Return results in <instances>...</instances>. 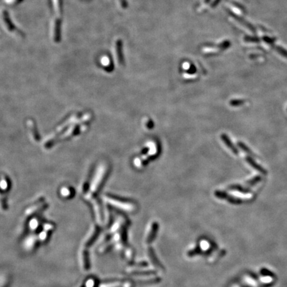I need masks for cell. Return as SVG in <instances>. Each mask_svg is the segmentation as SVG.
I'll return each instance as SVG.
<instances>
[{"mask_svg":"<svg viewBox=\"0 0 287 287\" xmlns=\"http://www.w3.org/2000/svg\"><path fill=\"white\" fill-rule=\"evenodd\" d=\"M106 172V166L104 165V164H101V165L98 168L95 176L93 178L92 182L91 183V188H90V191H89L88 196H91L94 193H95L96 191V190L98 189V187H99V186L101 185V182H102L103 179H104L105 177Z\"/></svg>","mask_w":287,"mask_h":287,"instance_id":"obj_1","label":"cell"},{"mask_svg":"<svg viewBox=\"0 0 287 287\" xmlns=\"http://www.w3.org/2000/svg\"><path fill=\"white\" fill-rule=\"evenodd\" d=\"M104 200L112 205L115 206L116 208H120L124 211H132L135 208V205L133 204L128 203V202L123 201L119 200H116L109 196H105Z\"/></svg>","mask_w":287,"mask_h":287,"instance_id":"obj_2","label":"cell"},{"mask_svg":"<svg viewBox=\"0 0 287 287\" xmlns=\"http://www.w3.org/2000/svg\"><path fill=\"white\" fill-rule=\"evenodd\" d=\"M215 195L217 196L219 198H222V199H225L230 201L231 203L233 204H240L241 202V200H239L237 198H235V197H233L232 196H231L228 195L227 193L223 192V191H217L215 192Z\"/></svg>","mask_w":287,"mask_h":287,"instance_id":"obj_3","label":"cell"},{"mask_svg":"<svg viewBox=\"0 0 287 287\" xmlns=\"http://www.w3.org/2000/svg\"><path fill=\"white\" fill-rule=\"evenodd\" d=\"M245 159H246V161L247 162V163L249 164V165H250L251 167H253L254 169H255L257 171H258V172H260L262 174H264V175H266V174L267 173V172L265 169L263 168L262 166H261L259 164H258L251 157L247 156L245 158Z\"/></svg>","mask_w":287,"mask_h":287,"instance_id":"obj_4","label":"cell"},{"mask_svg":"<svg viewBox=\"0 0 287 287\" xmlns=\"http://www.w3.org/2000/svg\"><path fill=\"white\" fill-rule=\"evenodd\" d=\"M221 138H222V140L223 141L224 143L225 144V145H226L231 150L233 153H234L235 154H236V155H237L239 154L238 150L233 145V144L231 142V140H230V138L228 137V136L226 134H222V136H221Z\"/></svg>","mask_w":287,"mask_h":287,"instance_id":"obj_5","label":"cell"},{"mask_svg":"<svg viewBox=\"0 0 287 287\" xmlns=\"http://www.w3.org/2000/svg\"><path fill=\"white\" fill-rule=\"evenodd\" d=\"M158 225L157 223H153L152 225V226H151V228H150V232L148 233V237L146 238V242L150 243H152L153 241H154V239H155V237H156V235L157 234V232H158Z\"/></svg>","mask_w":287,"mask_h":287,"instance_id":"obj_6","label":"cell"},{"mask_svg":"<svg viewBox=\"0 0 287 287\" xmlns=\"http://www.w3.org/2000/svg\"><path fill=\"white\" fill-rule=\"evenodd\" d=\"M229 189L232 190H236L240 193H243V194H248V193H250L251 191V190L249 189V188L243 187L242 186L240 185H232L229 187Z\"/></svg>","mask_w":287,"mask_h":287,"instance_id":"obj_7","label":"cell"},{"mask_svg":"<svg viewBox=\"0 0 287 287\" xmlns=\"http://www.w3.org/2000/svg\"><path fill=\"white\" fill-rule=\"evenodd\" d=\"M148 255L150 257V259H151V261L152 262L153 264L156 265V267H162V265H160V263H159L158 259L156 258V256H155V254L154 253V251H152V249H148Z\"/></svg>","mask_w":287,"mask_h":287,"instance_id":"obj_8","label":"cell"},{"mask_svg":"<svg viewBox=\"0 0 287 287\" xmlns=\"http://www.w3.org/2000/svg\"><path fill=\"white\" fill-rule=\"evenodd\" d=\"M261 180H262V178H261V176H255V177H253L252 179H251V180H248L246 182V184L248 185V186H254V185H256L257 183H258V182H260L261 181Z\"/></svg>","mask_w":287,"mask_h":287,"instance_id":"obj_9","label":"cell"},{"mask_svg":"<svg viewBox=\"0 0 287 287\" xmlns=\"http://www.w3.org/2000/svg\"><path fill=\"white\" fill-rule=\"evenodd\" d=\"M238 146L240 147V148H241L242 150H243L244 152H246L248 154H251V155H253V156H255L254 154L251 152V150L249 149L245 144H244L243 142H238Z\"/></svg>","mask_w":287,"mask_h":287,"instance_id":"obj_10","label":"cell"},{"mask_svg":"<svg viewBox=\"0 0 287 287\" xmlns=\"http://www.w3.org/2000/svg\"><path fill=\"white\" fill-rule=\"evenodd\" d=\"M244 102L243 100H232L230 102V105L233 106H238L243 105Z\"/></svg>","mask_w":287,"mask_h":287,"instance_id":"obj_11","label":"cell"}]
</instances>
